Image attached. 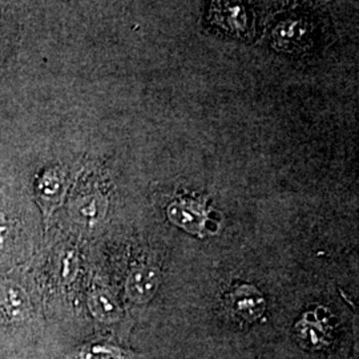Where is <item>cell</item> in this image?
Listing matches in <instances>:
<instances>
[{"instance_id": "obj_1", "label": "cell", "mask_w": 359, "mask_h": 359, "mask_svg": "<svg viewBox=\"0 0 359 359\" xmlns=\"http://www.w3.org/2000/svg\"><path fill=\"white\" fill-rule=\"evenodd\" d=\"M32 305L26 290L10 280L0 281V316L8 322H23L31 316Z\"/></svg>"}, {"instance_id": "obj_2", "label": "cell", "mask_w": 359, "mask_h": 359, "mask_svg": "<svg viewBox=\"0 0 359 359\" xmlns=\"http://www.w3.org/2000/svg\"><path fill=\"white\" fill-rule=\"evenodd\" d=\"M160 285L158 270L152 266H137L129 273L127 295L135 304L144 305L154 298Z\"/></svg>"}, {"instance_id": "obj_5", "label": "cell", "mask_w": 359, "mask_h": 359, "mask_svg": "<svg viewBox=\"0 0 359 359\" xmlns=\"http://www.w3.org/2000/svg\"><path fill=\"white\" fill-rule=\"evenodd\" d=\"M168 215L181 228L187 229L192 233H200V231L204 228V213L201 210V206L197 205L196 203L188 201V200H181L179 203H175L169 206Z\"/></svg>"}, {"instance_id": "obj_6", "label": "cell", "mask_w": 359, "mask_h": 359, "mask_svg": "<svg viewBox=\"0 0 359 359\" xmlns=\"http://www.w3.org/2000/svg\"><path fill=\"white\" fill-rule=\"evenodd\" d=\"M88 308L90 314L100 322L111 323L120 320L121 310L117 306L112 295L105 290H93L88 297Z\"/></svg>"}, {"instance_id": "obj_4", "label": "cell", "mask_w": 359, "mask_h": 359, "mask_svg": "<svg viewBox=\"0 0 359 359\" xmlns=\"http://www.w3.org/2000/svg\"><path fill=\"white\" fill-rule=\"evenodd\" d=\"M234 311L245 321H257L265 311V299L253 286H243L231 298Z\"/></svg>"}, {"instance_id": "obj_3", "label": "cell", "mask_w": 359, "mask_h": 359, "mask_svg": "<svg viewBox=\"0 0 359 359\" xmlns=\"http://www.w3.org/2000/svg\"><path fill=\"white\" fill-rule=\"evenodd\" d=\"M36 200L39 205L46 213V217L50 216L55 206L62 200L65 193V180L57 169L44 170L36 181Z\"/></svg>"}, {"instance_id": "obj_7", "label": "cell", "mask_w": 359, "mask_h": 359, "mask_svg": "<svg viewBox=\"0 0 359 359\" xmlns=\"http://www.w3.org/2000/svg\"><path fill=\"white\" fill-rule=\"evenodd\" d=\"M13 231V224L8 218L6 217L3 213H0V252L6 248L11 237Z\"/></svg>"}]
</instances>
